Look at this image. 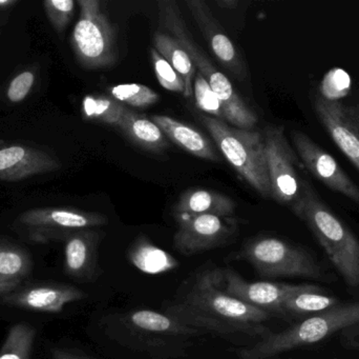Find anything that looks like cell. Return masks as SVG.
Wrapping results in <instances>:
<instances>
[{
    "instance_id": "obj_1",
    "label": "cell",
    "mask_w": 359,
    "mask_h": 359,
    "mask_svg": "<svg viewBox=\"0 0 359 359\" xmlns=\"http://www.w3.org/2000/svg\"><path fill=\"white\" fill-rule=\"evenodd\" d=\"M164 313L186 326L224 339H264L272 334L265 322L273 315L230 296L224 290L222 269L217 267H204L192 274Z\"/></svg>"
},
{
    "instance_id": "obj_2",
    "label": "cell",
    "mask_w": 359,
    "mask_h": 359,
    "mask_svg": "<svg viewBox=\"0 0 359 359\" xmlns=\"http://www.w3.org/2000/svg\"><path fill=\"white\" fill-rule=\"evenodd\" d=\"M111 337L118 343L147 352L155 358L186 355L194 339L206 334L165 313L151 310L122 314L111 325Z\"/></svg>"
},
{
    "instance_id": "obj_3",
    "label": "cell",
    "mask_w": 359,
    "mask_h": 359,
    "mask_svg": "<svg viewBox=\"0 0 359 359\" xmlns=\"http://www.w3.org/2000/svg\"><path fill=\"white\" fill-rule=\"evenodd\" d=\"M292 212L307 225L346 284L359 286V240L308 183Z\"/></svg>"
},
{
    "instance_id": "obj_4",
    "label": "cell",
    "mask_w": 359,
    "mask_h": 359,
    "mask_svg": "<svg viewBox=\"0 0 359 359\" xmlns=\"http://www.w3.org/2000/svg\"><path fill=\"white\" fill-rule=\"evenodd\" d=\"M158 8L161 25L185 48L196 69L219 97L225 111L226 122L243 130L255 128L259 120L257 114L245 103L227 76L213 65L206 53L192 39L177 2L161 0L158 2Z\"/></svg>"
},
{
    "instance_id": "obj_5",
    "label": "cell",
    "mask_w": 359,
    "mask_h": 359,
    "mask_svg": "<svg viewBox=\"0 0 359 359\" xmlns=\"http://www.w3.org/2000/svg\"><path fill=\"white\" fill-rule=\"evenodd\" d=\"M201 122L241 178L263 197H271L264 134L229 126L212 116L201 115Z\"/></svg>"
},
{
    "instance_id": "obj_6",
    "label": "cell",
    "mask_w": 359,
    "mask_h": 359,
    "mask_svg": "<svg viewBox=\"0 0 359 359\" xmlns=\"http://www.w3.org/2000/svg\"><path fill=\"white\" fill-rule=\"evenodd\" d=\"M359 324V301L341 303L314 314L280 333L238 351L243 359H266L299 347L320 343L330 335Z\"/></svg>"
},
{
    "instance_id": "obj_7",
    "label": "cell",
    "mask_w": 359,
    "mask_h": 359,
    "mask_svg": "<svg viewBox=\"0 0 359 359\" xmlns=\"http://www.w3.org/2000/svg\"><path fill=\"white\" fill-rule=\"evenodd\" d=\"M236 259L250 263L264 278L320 280L324 276L320 265L305 249L273 236L249 240Z\"/></svg>"
},
{
    "instance_id": "obj_8",
    "label": "cell",
    "mask_w": 359,
    "mask_h": 359,
    "mask_svg": "<svg viewBox=\"0 0 359 359\" xmlns=\"http://www.w3.org/2000/svg\"><path fill=\"white\" fill-rule=\"evenodd\" d=\"M79 20L72 34L76 58L86 69H107L117 61V34L102 2L79 0Z\"/></svg>"
},
{
    "instance_id": "obj_9",
    "label": "cell",
    "mask_w": 359,
    "mask_h": 359,
    "mask_svg": "<svg viewBox=\"0 0 359 359\" xmlns=\"http://www.w3.org/2000/svg\"><path fill=\"white\" fill-rule=\"evenodd\" d=\"M264 138L271 197L291 209L299 202L308 183L299 175V156L287 139L284 126H268Z\"/></svg>"
},
{
    "instance_id": "obj_10",
    "label": "cell",
    "mask_w": 359,
    "mask_h": 359,
    "mask_svg": "<svg viewBox=\"0 0 359 359\" xmlns=\"http://www.w3.org/2000/svg\"><path fill=\"white\" fill-rule=\"evenodd\" d=\"M174 247L185 256L230 244L238 234V221L217 215H177Z\"/></svg>"
},
{
    "instance_id": "obj_11",
    "label": "cell",
    "mask_w": 359,
    "mask_h": 359,
    "mask_svg": "<svg viewBox=\"0 0 359 359\" xmlns=\"http://www.w3.org/2000/svg\"><path fill=\"white\" fill-rule=\"evenodd\" d=\"M19 223L29 229L34 242L65 240L79 230L107 225L109 218L97 212L71 208H43L27 211L19 216Z\"/></svg>"
},
{
    "instance_id": "obj_12",
    "label": "cell",
    "mask_w": 359,
    "mask_h": 359,
    "mask_svg": "<svg viewBox=\"0 0 359 359\" xmlns=\"http://www.w3.org/2000/svg\"><path fill=\"white\" fill-rule=\"evenodd\" d=\"M291 139L299 160L316 179L359 206L358 185L330 153L302 131H292Z\"/></svg>"
},
{
    "instance_id": "obj_13",
    "label": "cell",
    "mask_w": 359,
    "mask_h": 359,
    "mask_svg": "<svg viewBox=\"0 0 359 359\" xmlns=\"http://www.w3.org/2000/svg\"><path fill=\"white\" fill-rule=\"evenodd\" d=\"M313 105L329 136L359 171V115L356 110L320 93L314 95Z\"/></svg>"
},
{
    "instance_id": "obj_14",
    "label": "cell",
    "mask_w": 359,
    "mask_h": 359,
    "mask_svg": "<svg viewBox=\"0 0 359 359\" xmlns=\"http://www.w3.org/2000/svg\"><path fill=\"white\" fill-rule=\"evenodd\" d=\"M186 6L215 58L234 77L244 79L247 75L244 60L224 27L215 19L208 4L203 0H188Z\"/></svg>"
},
{
    "instance_id": "obj_15",
    "label": "cell",
    "mask_w": 359,
    "mask_h": 359,
    "mask_svg": "<svg viewBox=\"0 0 359 359\" xmlns=\"http://www.w3.org/2000/svg\"><path fill=\"white\" fill-rule=\"evenodd\" d=\"M224 290L234 299L269 312L273 316H285V299L292 292L294 285L271 282H247L238 272L222 269Z\"/></svg>"
},
{
    "instance_id": "obj_16",
    "label": "cell",
    "mask_w": 359,
    "mask_h": 359,
    "mask_svg": "<svg viewBox=\"0 0 359 359\" xmlns=\"http://www.w3.org/2000/svg\"><path fill=\"white\" fill-rule=\"evenodd\" d=\"M86 294L80 289L67 285L46 284L25 287L2 296L6 305L32 311L58 313L67 303L82 301Z\"/></svg>"
},
{
    "instance_id": "obj_17",
    "label": "cell",
    "mask_w": 359,
    "mask_h": 359,
    "mask_svg": "<svg viewBox=\"0 0 359 359\" xmlns=\"http://www.w3.org/2000/svg\"><path fill=\"white\" fill-rule=\"evenodd\" d=\"M60 168L59 160L41 150L19 145L0 148V181H18Z\"/></svg>"
},
{
    "instance_id": "obj_18",
    "label": "cell",
    "mask_w": 359,
    "mask_h": 359,
    "mask_svg": "<svg viewBox=\"0 0 359 359\" xmlns=\"http://www.w3.org/2000/svg\"><path fill=\"white\" fill-rule=\"evenodd\" d=\"M102 234L84 229L69 234L65 242V270L80 280H94L98 274V248Z\"/></svg>"
},
{
    "instance_id": "obj_19",
    "label": "cell",
    "mask_w": 359,
    "mask_h": 359,
    "mask_svg": "<svg viewBox=\"0 0 359 359\" xmlns=\"http://www.w3.org/2000/svg\"><path fill=\"white\" fill-rule=\"evenodd\" d=\"M151 120L161 129L165 136L184 151L209 162H219V154L212 143L196 129L170 116L155 115Z\"/></svg>"
},
{
    "instance_id": "obj_20",
    "label": "cell",
    "mask_w": 359,
    "mask_h": 359,
    "mask_svg": "<svg viewBox=\"0 0 359 359\" xmlns=\"http://www.w3.org/2000/svg\"><path fill=\"white\" fill-rule=\"evenodd\" d=\"M236 202L221 192L190 189L184 192L175 206V215H217L232 217Z\"/></svg>"
},
{
    "instance_id": "obj_21",
    "label": "cell",
    "mask_w": 359,
    "mask_h": 359,
    "mask_svg": "<svg viewBox=\"0 0 359 359\" xmlns=\"http://www.w3.org/2000/svg\"><path fill=\"white\" fill-rule=\"evenodd\" d=\"M326 291L312 285H299L285 299V316H312L341 305L339 299L326 294Z\"/></svg>"
},
{
    "instance_id": "obj_22",
    "label": "cell",
    "mask_w": 359,
    "mask_h": 359,
    "mask_svg": "<svg viewBox=\"0 0 359 359\" xmlns=\"http://www.w3.org/2000/svg\"><path fill=\"white\" fill-rule=\"evenodd\" d=\"M120 131L139 147L151 152L164 151L168 147V141L161 129L145 116L128 109L121 124Z\"/></svg>"
},
{
    "instance_id": "obj_23",
    "label": "cell",
    "mask_w": 359,
    "mask_h": 359,
    "mask_svg": "<svg viewBox=\"0 0 359 359\" xmlns=\"http://www.w3.org/2000/svg\"><path fill=\"white\" fill-rule=\"evenodd\" d=\"M154 48L172 65L177 73L181 76L184 86H185L184 96L186 98H190L194 95L192 84H194L196 69L185 48L172 35L162 33V32H157L155 34Z\"/></svg>"
},
{
    "instance_id": "obj_24",
    "label": "cell",
    "mask_w": 359,
    "mask_h": 359,
    "mask_svg": "<svg viewBox=\"0 0 359 359\" xmlns=\"http://www.w3.org/2000/svg\"><path fill=\"white\" fill-rule=\"evenodd\" d=\"M128 256L138 269L149 274L164 273L178 266V261L172 255L158 248L145 237L138 238L133 244Z\"/></svg>"
},
{
    "instance_id": "obj_25",
    "label": "cell",
    "mask_w": 359,
    "mask_h": 359,
    "mask_svg": "<svg viewBox=\"0 0 359 359\" xmlns=\"http://www.w3.org/2000/svg\"><path fill=\"white\" fill-rule=\"evenodd\" d=\"M29 255L20 247L0 242V280L17 289L31 273Z\"/></svg>"
},
{
    "instance_id": "obj_26",
    "label": "cell",
    "mask_w": 359,
    "mask_h": 359,
    "mask_svg": "<svg viewBox=\"0 0 359 359\" xmlns=\"http://www.w3.org/2000/svg\"><path fill=\"white\" fill-rule=\"evenodd\" d=\"M82 111L88 119L118 128L121 124L128 107L111 96H86L82 105Z\"/></svg>"
},
{
    "instance_id": "obj_27",
    "label": "cell",
    "mask_w": 359,
    "mask_h": 359,
    "mask_svg": "<svg viewBox=\"0 0 359 359\" xmlns=\"http://www.w3.org/2000/svg\"><path fill=\"white\" fill-rule=\"evenodd\" d=\"M36 330L27 322L14 325L0 349V359H31Z\"/></svg>"
},
{
    "instance_id": "obj_28",
    "label": "cell",
    "mask_w": 359,
    "mask_h": 359,
    "mask_svg": "<svg viewBox=\"0 0 359 359\" xmlns=\"http://www.w3.org/2000/svg\"><path fill=\"white\" fill-rule=\"evenodd\" d=\"M111 97L123 105L134 107H147L159 101V95L149 86L141 84H122L109 88Z\"/></svg>"
},
{
    "instance_id": "obj_29",
    "label": "cell",
    "mask_w": 359,
    "mask_h": 359,
    "mask_svg": "<svg viewBox=\"0 0 359 359\" xmlns=\"http://www.w3.org/2000/svg\"><path fill=\"white\" fill-rule=\"evenodd\" d=\"M192 89H194L196 105L198 110L210 114L212 117L226 122L225 111L219 97L213 92L208 82L201 75L200 72H196L194 76Z\"/></svg>"
},
{
    "instance_id": "obj_30",
    "label": "cell",
    "mask_w": 359,
    "mask_h": 359,
    "mask_svg": "<svg viewBox=\"0 0 359 359\" xmlns=\"http://www.w3.org/2000/svg\"><path fill=\"white\" fill-rule=\"evenodd\" d=\"M151 61H153L154 70L160 86L172 92L185 94V86L181 76L177 73L176 70L172 67L170 63L156 50L151 48Z\"/></svg>"
},
{
    "instance_id": "obj_31",
    "label": "cell",
    "mask_w": 359,
    "mask_h": 359,
    "mask_svg": "<svg viewBox=\"0 0 359 359\" xmlns=\"http://www.w3.org/2000/svg\"><path fill=\"white\" fill-rule=\"evenodd\" d=\"M43 4L48 20L57 33H62L73 17L75 2L73 0H46Z\"/></svg>"
},
{
    "instance_id": "obj_32",
    "label": "cell",
    "mask_w": 359,
    "mask_h": 359,
    "mask_svg": "<svg viewBox=\"0 0 359 359\" xmlns=\"http://www.w3.org/2000/svg\"><path fill=\"white\" fill-rule=\"evenodd\" d=\"M35 82V74L31 71H25L18 74L11 81L6 91V96L12 103H20L29 94Z\"/></svg>"
},
{
    "instance_id": "obj_33",
    "label": "cell",
    "mask_w": 359,
    "mask_h": 359,
    "mask_svg": "<svg viewBox=\"0 0 359 359\" xmlns=\"http://www.w3.org/2000/svg\"><path fill=\"white\" fill-rule=\"evenodd\" d=\"M53 359H93L79 352L69 349H54L52 351Z\"/></svg>"
},
{
    "instance_id": "obj_34",
    "label": "cell",
    "mask_w": 359,
    "mask_h": 359,
    "mask_svg": "<svg viewBox=\"0 0 359 359\" xmlns=\"http://www.w3.org/2000/svg\"><path fill=\"white\" fill-rule=\"evenodd\" d=\"M217 6L225 10H233L238 4V0H217Z\"/></svg>"
},
{
    "instance_id": "obj_35",
    "label": "cell",
    "mask_w": 359,
    "mask_h": 359,
    "mask_svg": "<svg viewBox=\"0 0 359 359\" xmlns=\"http://www.w3.org/2000/svg\"><path fill=\"white\" fill-rule=\"evenodd\" d=\"M15 288L13 287L8 286V285L4 284L0 280V297L4 296V295L8 294V293L14 291Z\"/></svg>"
},
{
    "instance_id": "obj_36",
    "label": "cell",
    "mask_w": 359,
    "mask_h": 359,
    "mask_svg": "<svg viewBox=\"0 0 359 359\" xmlns=\"http://www.w3.org/2000/svg\"><path fill=\"white\" fill-rule=\"evenodd\" d=\"M17 4V1L15 0H0V6L4 8V6H13V4Z\"/></svg>"
},
{
    "instance_id": "obj_37",
    "label": "cell",
    "mask_w": 359,
    "mask_h": 359,
    "mask_svg": "<svg viewBox=\"0 0 359 359\" xmlns=\"http://www.w3.org/2000/svg\"><path fill=\"white\" fill-rule=\"evenodd\" d=\"M353 345L356 346V347H359V335L358 337H356L355 339L353 341Z\"/></svg>"
},
{
    "instance_id": "obj_38",
    "label": "cell",
    "mask_w": 359,
    "mask_h": 359,
    "mask_svg": "<svg viewBox=\"0 0 359 359\" xmlns=\"http://www.w3.org/2000/svg\"><path fill=\"white\" fill-rule=\"evenodd\" d=\"M356 112H358V115H359V100H358V105H356Z\"/></svg>"
}]
</instances>
